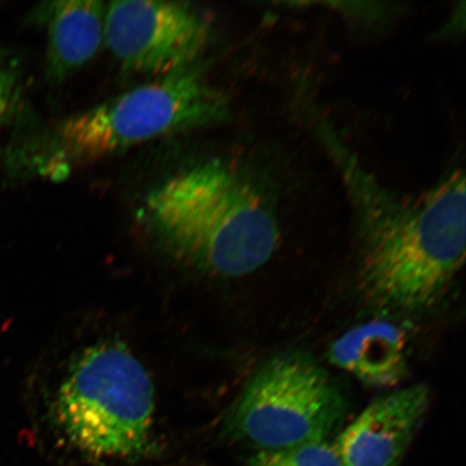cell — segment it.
Returning <instances> with one entry per match:
<instances>
[{
  "label": "cell",
  "mask_w": 466,
  "mask_h": 466,
  "mask_svg": "<svg viewBox=\"0 0 466 466\" xmlns=\"http://www.w3.org/2000/svg\"><path fill=\"white\" fill-rule=\"evenodd\" d=\"M313 134L339 175L357 221L360 291L396 311L439 304L464 264L462 168H451L422 194H403L364 165L333 122H320Z\"/></svg>",
  "instance_id": "6da1fadb"
},
{
  "label": "cell",
  "mask_w": 466,
  "mask_h": 466,
  "mask_svg": "<svg viewBox=\"0 0 466 466\" xmlns=\"http://www.w3.org/2000/svg\"><path fill=\"white\" fill-rule=\"evenodd\" d=\"M144 212L167 250L220 277L258 270L281 241L264 188L224 159L201 160L171 174L146 197Z\"/></svg>",
  "instance_id": "7a4b0ae2"
},
{
  "label": "cell",
  "mask_w": 466,
  "mask_h": 466,
  "mask_svg": "<svg viewBox=\"0 0 466 466\" xmlns=\"http://www.w3.org/2000/svg\"><path fill=\"white\" fill-rule=\"evenodd\" d=\"M229 115L228 97L198 63L66 116L16 146L8 165L25 177L57 182L134 146L217 126Z\"/></svg>",
  "instance_id": "3957f363"
},
{
  "label": "cell",
  "mask_w": 466,
  "mask_h": 466,
  "mask_svg": "<svg viewBox=\"0 0 466 466\" xmlns=\"http://www.w3.org/2000/svg\"><path fill=\"white\" fill-rule=\"evenodd\" d=\"M154 411L148 372L114 343L87 349L76 360L52 407L69 442L97 459L147 457L155 448Z\"/></svg>",
  "instance_id": "277c9868"
},
{
  "label": "cell",
  "mask_w": 466,
  "mask_h": 466,
  "mask_svg": "<svg viewBox=\"0 0 466 466\" xmlns=\"http://www.w3.org/2000/svg\"><path fill=\"white\" fill-rule=\"evenodd\" d=\"M346 398L306 355H278L256 372L233 406L227 431L256 451L328 441L340 427Z\"/></svg>",
  "instance_id": "5b68a950"
},
{
  "label": "cell",
  "mask_w": 466,
  "mask_h": 466,
  "mask_svg": "<svg viewBox=\"0 0 466 466\" xmlns=\"http://www.w3.org/2000/svg\"><path fill=\"white\" fill-rule=\"evenodd\" d=\"M212 23L189 3L114 2L105 10L104 45L125 72L160 78L200 63Z\"/></svg>",
  "instance_id": "8992f818"
},
{
  "label": "cell",
  "mask_w": 466,
  "mask_h": 466,
  "mask_svg": "<svg viewBox=\"0 0 466 466\" xmlns=\"http://www.w3.org/2000/svg\"><path fill=\"white\" fill-rule=\"evenodd\" d=\"M430 405L424 384L379 396L337 436L343 466H400Z\"/></svg>",
  "instance_id": "52a82bcc"
},
{
  "label": "cell",
  "mask_w": 466,
  "mask_h": 466,
  "mask_svg": "<svg viewBox=\"0 0 466 466\" xmlns=\"http://www.w3.org/2000/svg\"><path fill=\"white\" fill-rule=\"evenodd\" d=\"M106 5L96 0L50 3L44 9L46 68L62 83L93 60L104 45Z\"/></svg>",
  "instance_id": "ba28073f"
},
{
  "label": "cell",
  "mask_w": 466,
  "mask_h": 466,
  "mask_svg": "<svg viewBox=\"0 0 466 466\" xmlns=\"http://www.w3.org/2000/svg\"><path fill=\"white\" fill-rule=\"evenodd\" d=\"M331 363L372 388H394L407 372L403 334L387 322L358 326L330 347Z\"/></svg>",
  "instance_id": "9c48e42d"
},
{
  "label": "cell",
  "mask_w": 466,
  "mask_h": 466,
  "mask_svg": "<svg viewBox=\"0 0 466 466\" xmlns=\"http://www.w3.org/2000/svg\"><path fill=\"white\" fill-rule=\"evenodd\" d=\"M244 466H343L333 445L312 442L287 450L255 451Z\"/></svg>",
  "instance_id": "30bf717a"
},
{
  "label": "cell",
  "mask_w": 466,
  "mask_h": 466,
  "mask_svg": "<svg viewBox=\"0 0 466 466\" xmlns=\"http://www.w3.org/2000/svg\"><path fill=\"white\" fill-rule=\"evenodd\" d=\"M20 97V80L13 67L0 62V127L15 112Z\"/></svg>",
  "instance_id": "8fae6325"
}]
</instances>
